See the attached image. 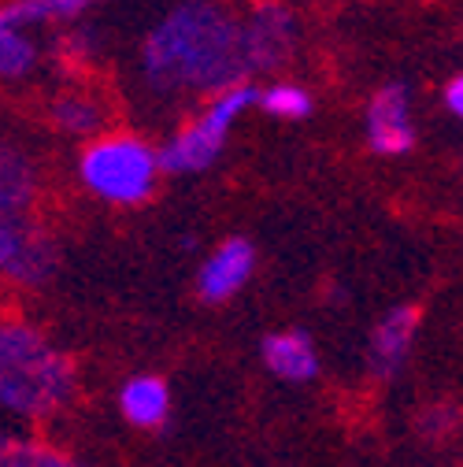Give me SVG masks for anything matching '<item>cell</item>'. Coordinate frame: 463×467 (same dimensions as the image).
<instances>
[{"mask_svg":"<svg viewBox=\"0 0 463 467\" xmlns=\"http://www.w3.org/2000/svg\"><path fill=\"white\" fill-rule=\"evenodd\" d=\"M52 119H56V127H64V130H71V134H93L97 127H100V108L93 104V100H86V97H64L60 104L52 108Z\"/></svg>","mask_w":463,"mask_h":467,"instance_id":"obj_17","label":"cell"},{"mask_svg":"<svg viewBox=\"0 0 463 467\" xmlns=\"http://www.w3.org/2000/svg\"><path fill=\"white\" fill-rule=\"evenodd\" d=\"M141 67L156 93H222L249 75L242 23L215 0H190L149 34Z\"/></svg>","mask_w":463,"mask_h":467,"instance_id":"obj_1","label":"cell"},{"mask_svg":"<svg viewBox=\"0 0 463 467\" xmlns=\"http://www.w3.org/2000/svg\"><path fill=\"white\" fill-rule=\"evenodd\" d=\"M37 48L30 37H23L19 26H12L8 19H0V78H19L34 67Z\"/></svg>","mask_w":463,"mask_h":467,"instance_id":"obj_14","label":"cell"},{"mask_svg":"<svg viewBox=\"0 0 463 467\" xmlns=\"http://www.w3.org/2000/svg\"><path fill=\"white\" fill-rule=\"evenodd\" d=\"M256 104L267 115H278V119H304L312 111V97L301 86H271L256 97Z\"/></svg>","mask_w":463,"mask_h":467,"instance_id":"obj_16","label":"cell"},{"mask_svg":"<svg viewBox=\"0 0 463 467\" xmlns=\"http://www.w3.org/2000/svg\"><path fill=\"white\" fill-rule=\"evenodd\" d=\"M441 97H445V108H448L452 115H459V111H463V78L452 75V78L445 82V93H441Z\"/></svg>","mask_w":463,"mask_h":467,"instance_id":"obj_19","label":"cell"},{"mask_svg":"<svg viewBox=\"0 0 463 467\" xmlns=\"http://www.w3.org/2000/svg\"><path fill=\"white\" fill-rule=\"evenodd\" d=\"M119 408L123 416L134 423V427H159L167 420V408H170V393L159 379L152 375H141V379H130L119 393Z\"/></svg>","mask_w":463,"mask_h":467,"instance_id":"obj_11","label":"cell"},{"mask_svg":"<svg viewBox=\"0 0 463 467\" xmlns=\"http://www.w3.org/2000/svg\"><path fill=\"white\" fill-rule=\"evenodd\" d=\"M367 141L382 156H404L416 145V127L408 111V89L400 82H389L375 93L367 108Z\"/></svg>","mask_w":463,"mask_h":467,"instance_id":"obj_7","label":"cell"},{"mask_svg":"<svg viewBox=\"0 0 463 467\" xmlns=\"http://www.w3.org/2000/svg\"><path fill=\"white\" fill-rule=\"evenodd\" d=\"M82 182L111 204H141L156 190V152L127 134L100 138L82 152Z\"/></svg>","mask_w":463,"mask_h":467,"instance_id":"obj_3","label":"cell"},{"mask_svg":"<svg viewBox=\"0 0 463 467\" xmlns=\"http://www.w3.org/2000/svg\"><path fill=\"white\" fill-rule=\"evenodd\" d=\"M263 364L289 382H308L319 371V357H315V345L304 330H285V334H271L263 337Z\"/></svg>","mask_w":463,"mask_h":467,"instance_id":"obj_10","label":"cell"},{"mask_svg":"<svg viewBox=\"0 0 463 467\" xmlns=\"http://www.w3.org/2000/svg\"><path fill=\"white\" fill-rule=\"evenodd\" d=\"M30 201H34V167H30V160L12 145H0V215L23 212Z\"/></svg>","mask_w":463,"mask_h":467,"instance_id":"obj_12","label":"cell"},{"mask_svg":"<svg viewBox=\"0 0 463 467\" xmlns=\"http://www.w3.org/2000/svg\"><path fill=\"white\" fill-rule=\"evenodd\" d=\"M56 271V245L23 212L0 215V275L19 285H41Z\"/></svg>","mask_w":463,"mask_h":467,"instance_id":"obj_5","label":"cell"},{"mask_svg":"<svg viewBox=\"0 0 463 467\" xmlns=\"http://www.w3.org/2000/svg\"><path fill=\"white\" fill-rule=\"evenodd\" d=\"M297 41V19L285 5H260L242 23V60L245 71L282 67Z\"/></svg>","mask_w":463,"mask_h":467,"instance_id":"obj_6","label":"cell"},{"mask_svg":"<svg viewBox=\"0 0 463 467\" xmlns=\"http://www.w3.org/2000/svg\"><path fill=\"white\" fill-rule=\"evenodd\" d=\"M256 97H260V89L249 82H238V86L215 93L201 119L193 127H186L182 134H175L156 152V167L167 174H190V171H204L208 163H215L230 127L238 123V115L245 108L256 104Z\"/></svg>","mask_w":463,"mask_h":467,"instance_id":"obj_4","label":"cell"},{"mask_svg":"<svg viewBox=\"0 0 463 467\" xmlns=\"http://www.w3.org/2000/svg\"><path fill=\"white\" fill-rule=\"evenodd\" d=\"M416 327H419V312L412 305H396L393 312L382 316V323L371 334V371L378 379H393L404 368L416 341Z\"/></svg>","mask_w":463,"mask_h":467,"instance_id":"obj_9","label":"cell"},{"mask_svg":"<svg viewBox=\"0 0 463 467\" xmlns=\"http://www.w3.org/2000/svg\"><path fill=\"white\" fill-rule=\"evenodd\" d=\"M75 397V364L41 330L0 323V408L48 420Z\"/></svg>","mask_w":463,"mask_h":467,"instance_id":"obj_2","label":"cell"},{"mask_svg":"<svg viewBox=\"0 0 463 467\" xmlns=\"http://www.w3.org/2000/svg\"><path fill=\"white\" fill-rule=\"evenodd\" d=\"M0 467H67V456L26 438L0 434Z\"/></svg>","mask_w":463,"mask_h":467,"instance_id":"obj_15","label":"cell"},{"mask_svg":"<svg viewBox=\"0 0 463 467\" xmlns=\"http://www.w3.org/2000/svg\"><path fill=\"white\" fill-rule=\"evenodd\" d=\"M252 267H256V253H252V245H249L245 238L222 242V245L208 256V264L201 267V278H197L201 297H204L208 305H219V301H226V297H234L238 289L249 282Z\"/></svg>","mask_w":463,"mask_h":467,"instance_id":"obj_8","label":"cell"},{"mask_svg":"<svg viewBox=\"0 0 463 467\" xmlns=\"http://www.w3.org/2000/svg\"><path fill=\"white\" fill-rule=\"evenodd\" d=\"M419 427H423V434H430V438H441V434L452 427V412H448V408H430V412H423Z\"/></svg>","mask_w":463,"mask_h":467,"instance_id":"obj_18","label":"cell"},{"mask_svg":"<svg viewBox=\"0 0 463 467\" xmlns=\"http://www.w3.org/2000/svg\"><path fill=\"white\" fill-rule=\"evenodd\" d=\"M89 0H15V5L0 8V19H8L12 26L23 23H60V19H75L78 12H86Z\"/></svg>","mask_w":463,"mask_h":467,"instance_id":"obj_13","label":"cell"},{"mask_svg":"<svg viewBox=\"0 0 463 467\" xmlns=\"http://www.w3.org/2000/svg\"><path fill=\"white\" fill-rule=\"evenodd\" d=\"M64 48L75 56L78 64H86V60H89V52H93V37H89V34H75V37H67Z\"/></svg>","mask_w":463,"mask_h":467,"instance_id":"obj_20","label":"cell"}]
</instances>
